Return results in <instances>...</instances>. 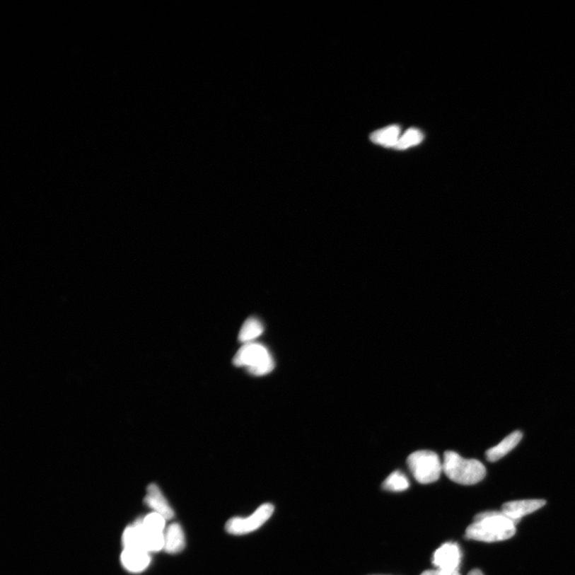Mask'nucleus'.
Wrapping results in <instances>:
<instances>
[{"label":"nucleus","mask_w":575,"mask_h":575,"mask_svg":"<svg viewBox=\"0 0 575 575\" xmlns=\"http://www.w3.org/2000/svg\"><path fill=\"white\" fill-rule=\"evenodd\" d=\"M401 129L397 125L379 129L370 136L371 141L385 147H395L400 139Z\"/></svg>","instance_id":"nucleus-12"},{"label":"nucleus","mask_w":575,"mask_h":575,"mask_svg":"<svg viewBox=\"0 0 575 575\" xmlns=\"http://www.w3.org/2000/svg\"><path fill=\"white\" fill-rule=\"evenodd\" d=\"M274 506L271 504H265L248 517H234L226 524V530L228 534L233 535H244L253 533L267 523L273 516Z\"/></svg>","instance_id":"nucleus-5"},{"label":"nucleus","mask_w":575,"mask_h":575,"mask_svg":"<svg viewBox=\"0 0 575 575\" xmlns=\"http://www.w3.org/2000/svg\"><path fill=\"white\" fill-rule=\"evenodd\" d=\"M461 559V550L458 544L446 542L436 550L432 564L440 570L455 572L459 571Z\"/></svg>","instance_id":"nucleus-6"},{"label":"nucleus","mask_w":575,"mask_h":575,"mask_svg":"<svg viewBox=\"0 0 575 575\" xmlns=\"http://www.w3.org/2000/svg\"><path fill=\"white\" fill-rule=\"evenodd\" d=\"M145 503L153 512L163 516L166 521L175 517V511L172 509L168 501L156 484H151L147 487Z\"/></svg>","instance_id":"nucleus-9"},{"label":"nucleus","mask_w":575,"mask_h":575,"mask_svg":"<svg viewBox=\"0 0 575 575\" xmlns=\"http://www.w3.org/2000/svg\"><path fill=\"white\" fill-rule=\"evenodd\" d=\"M410 487V481L404 473L399 471L394 472L388 475V477L383 482V489L393 492H401L406 491Z\"/></svg>","instance_id":"nucleus-16"},{"label":"nucleus","mask_w":575,"mask_h":575,"mask_svg":"<svg viewBox=\"0 0 575 575\" xmlns=\"http://www.w3.org/2000/svg\"><path fill=\"white\" fill-rule=\"evenodd\" d=\"M264 327L261 321L256 318L246 320L239 332V341L243 344L251 343L262 336Z\"/></svg>","instance_id":"nucleus-14"},{"label":"nucleus","mask_w":575,"mask_h":575,"mask_svg":"<svg viewBox=\"0 0 575 575\" xmlns=\"http://www.w3.org/2000/svg\"><path fill=\"white\" fill-rule=\"evenodd\" d=\"M422 575H461L459 571L451 572L435 569V570L424 571Z\"/></svg>","instance_id":"nucleus-19"},{"label":"nucleus","mask_w":575,"mask_h":575,"mask_svg":"<svg viewBox=\"0 0 575 575\" xmlns=\"http://www.w3.org/2000/svg\"><path fill=\"white\" fill-rule=\"evenodd\" d=\"M142 527L146 530L156 531V533H164L165 530L166 519L158 514L152 512L144 518H141Z\"/></svg>","instance_id":"nucleus-18"},{"label":"nucleus","mask_w":575,"mask_h":575,"mask_svg":"<svg viewBox=\"0 0 575 575\" xmlns=\"http://www.w3.org/2000/svg\"><path fill=\"white\" fill-rule=\"evenodd\" d=\"M467 575H484V574L480 570H478V569H475V570L470 572Z\"/></svg>","instance_id":"nucleus-20"},{"label":"nucleus","mask_w":575,"mask_h":575,"mask_svg":"<svg viewBox=\"0 0 575 575\" xmlns=\"http://www.w3.org/2000/svg\"><path fill=\"white\" fill-rule=\"evenodd\" d=\"M545 504L546 501L543 499L511 501L504 504L501 511L516 525L522 518L542 509Z\"/></svg>","instance_id":"nucleus-7"},{"label":"nucleus","mask_w":575,"mask_h":575,"mask_svg":"<svg viewBox=\"0 0 575 575\" xmlns=\"http://www.w3.org/2000/svg\"><path fill=\"white\" fill-rule=\"evenodd\" d=\"M121 562L122 567L129 572L141 573L150 566L151 553L141 548L123 549L121 554Z\"/></svg>","instance_id":"nucleus-8"},{"label":"nucleus","mask_w":575,"mask_h":575,"mask_svg":"<svg viewBox=\"0 0 575 575\" xmlns=\"http://www.w3.org/2000/svg\"><path fill=\"white\" fill-rule=\"evenodd\" d=\"M123 549L141 548L142 546V528L141 518L136 519L133 524L128 525L122 534Z\"/></svg>","instance_id":"nucleus-13"},{"label":"nucleus","mask_w":575,"mask_h":575,"mask_svg":"<svg viewBox=\"0 0 575 575\" xmlns=\"http://www.w3.org/2000/svg\"><path fill=\"white\" fill-rule=\"evenodd\" d=\"M443 472L456 484L473 485L486 476V468L477 460L463 458L455 451H448L443 455Z\"/></svg>","instance_id":"nucleus-2"},{"label":"nucleus","mask_w":575,"mask_h":575,"mask_svg":"<svg viewBox=\"0 0 575 575\" xmlns=\"http://www.w3.org/2000/svg\"><path fill=\"white\" fill-rule=\"evenodd\" d=\"M407 466L419 484L434 483L443 472V462L434 451L423 450L412 453L407 460Z\"/></svg>","instance_id":"nucleus-4"},{"label":"nucleus","mask_w":575,"mask_h":575,"mask_svg":"<svg viewBox=\"0 0 575 575\" xmlns=\"http://www.w3.org/2000/svg\"><path fill=\"white\" fill-rule=\"evenodd\" d=\"M142 546L149 553L159 552L164 550V533L146 530L142 527Z\"/></svg>","instance_id":"nucleus-15"},{"label":"nucleus","mask_w":575,"mask_h":575,"mask_svg":"<svg viewBox=\"0 0 575 575\" xmlns=\"http://www.w3.org/2000/svg\"><path fill=\"white\" fill-rule=\"evenodd\" d=\"M164 539V550L168 554L180 553L185 547L184 531L179 523H172L165 528Z\"/></svg>","instance_id":"nucleus-10"},{"label":"nucleus","mask_w":575,"mask_h":575,"mask_svg":"<svg viewBox=\"0 0 575 575\" xmlns=\"http://www.w3.org/2000/svg\"><path fill=\"white\" fill-rule=\"evenodd\" d=\"M233 364L245 367L253 376L267 375L274 369L275 363L267 347L255 342L244 344L233 357Z\"/></svg>","instance_id":"nucleus-3"},{"label":"nucleus","mask_w":575,"mask_h":575,"mask_svg":"<svg viewBox=\"0 0 575 575\" xmlns=\"http://www.w3.org/2000/svg\"><path fill=\"white\" fill-rule=\"evenodd\" d=\"M424 135L418 129H410L402 137L397 144L394 147L397 150H406L411 146H417L423 141Z\"/></svg>","instance_id":"nucleus-17"},{"label":"nucleus","mask_w":575,"mask_h":575,"mask_svg":"<svg viewBox=\"0 0 575 575\" xmlns=\"http://www.w3.org/2000/svg\"><path fill=\"white\" fill-rule=\"evenodd\" d=\"M523 434L521 431H516L506 436L496 446L487 451L486 456L488 461L496 462L502 459L506 454L514 449L521 441Z\"/></svg>","instance_id":"nucleus-11"},{"label":"nucleus","mask_w":575,"mask_h":575,"mask_svg":"<svg viewBox=\"0 0 575 575\" xmlns=\"http://www.w3.org/2000/svg\"><path fill=\"white\" fill-rule=\"evenodd\" d=\"M516 533V524L502 511H486L475 516L466 530L469 540L496 542L511 539Z\"/></svg>","instance_id":"nucleus-1"}]
</instances>
